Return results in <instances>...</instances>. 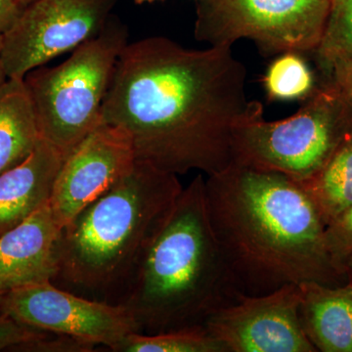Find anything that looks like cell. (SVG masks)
Returning <instances> with one entry per match:
<instances>
[{"label":"cell","instance_id":"obj_1","mask_svg":"<svg viewBox=\"0 0 352 352\" xmlns=\"http://www.w3.org/2000/svg\"><path fill=\"white\" fill-rule=\"evenodd\" d=\"M245 80L230 46L140 39L118 58L102 122L129 133L136 160L176 175H214L232 163L234 129L251 102Z\"/></svg>","mask_w":352,"mask_h":352},{"label":"cell","instance_id":"obj_2","mask_svg":"<svg viewBox=\"0 0 352 352\" xmlns=\"http://www.w3.org/2000/svg\"><path fill=\"white\" fill-rule=\"evenodd\" d=\"M210 226L245 295L286 285L349 283L326 245L324 223L300 183L231 163L206 178Z\"/></svg>","mask_w":352,"mask_h":352},{"label":"cell","instance_id":"obj_3","mask_svg":"<svg viewBox=\"0 0 352 352\" xmlns=\"http://www.w3.org/2000/svg\"><path fill=\"white\" fill-rule=\"evenodd\" d=\"M243 295L210 226L200 173L148 241L120 303L141 333H157L204 327Z\"/></svg>","mask_w":352,"mask_h":352},{"label":"cell","instance_id":"obj_4","mask_svg":"<svg viewBox=\"0 0 352 352\" xmlns=\"http://www.w3.org/2000/svg\"><path fill=\"white\" fill-rule=\"evenodd\" d=\"M182 189L178 175L136 160L62 229L55 281L90 298L120 303L148 241Z\"/></svg>","mask_w":352,"mask_h":352},{"label":"cell","instance_id":"obj_5","mask_svg":"<svg viewBox=\"0 0 352 352\" xmlns=\"http://www.w3.org/2000/svg\"><path fill=\"white\" fill-rule=\"evenodd\" d=\"M352 133V110L327 78L287 119L264 120L258 101L236 124L232 163L275 171L296 182L316 175Z\"/></svg>","mask_w":352,"mask_h":352},{"label":"cell","instance_id":"obj_6","mask_svg":"<svg viewBox=\"0 0 352 352\" xmlns=\"http://www.w3.org/2000/svg\"><path fill=\"white\" fill-rule=\"evenodd\" d=\"M126 25L111 17L103 31L56 67L24 78L41 138L64 160L102 124V108L116 63L127 43Z\"/></svg>","mask_w":352,"mask_h":352},{"label":"cell","instance_id":"obj_7","mask_svg":"<svg viewBox=\"0 0 352 352\" xmlns=\"http://www.w3.org/2000/svg\"><path fill=\"white\" fill-rule=\"evenodd\" d=\"M330 0H199L194 36L210 46L251 39L266 54L315 52Z\"/></svg>","mask_w":352,"mask_h":352},{"label":"cell","instance_id":"obj_8","mask_svg":"<svg viewBox=\"0 0 352 352\" xmlns=\"http://www.w3.org/2000/svg\"><path fill=\"white\" fill-rule=\"evenodd\" d=\"M116 0H34L3 34L0 66L23 80L32 69L96 38L110 21Z\"/></svg>","mask_w":352,"mask_h":352},{"label":"cell","instance_id":"obj_9","mask_svg":"<svg viewBox=\"0 0 352 352\" xmlns=\"http://www.w3.org/2000/svg\"><path fill=\"white\" fill-rule=\"evenodd\" d=\"M1 312L28 327L109 347L112 351L127 336L141 333L138 321L122 303L87 298L50 281L6 294Z\"/></svg>","mask_w":352,"mask_h":352},{"label":"cell","instance_id":"obj_10","mask_svg":"<svg viewBox=\"0 0 352 352\" xmlns=\"http://www.w3.org/2000/svg\"><path fill=\"white\" fill-rule=\"evenodd\" d=\"M205 327L226 352H315L300 318V285L243 295L215 312Z\"/></svg>","mask_w":352,"mask_h":352},{"label":"cell","instance_id":"obj_11","mask_svg":"<svg viewBox=\"0 0 352 352\" xmlns=\"http://www.w3.org/2000/svg\"><path fill=\"white\" fill-rule=\"evenodd\" d=\"M136 157L129 133L102 122L64 160L50 206L62 228L131 170Z\"/></svg>","mask_w":352,"mask_h":352},{"label":"cell","instance_id":"obj_12","mask_svg":"<svg viewBox=\"0 0 352 352\" xmlns=\"http://www.w3.org/2000/svg\"><path fill=\"white\" fill-rule=\"evenodd\" d=\"M50 201L19 226L0 235V295L53 282L60 270V238Z\"/></svg>","mask_w":352,"mask_h":352},{"label":"cell","instance_id":"obj_13","mask_svg":"<svg viewBox=\"0 0 352 352\" xmlns=\"http://www.w3.org/2000/svg\"><path fill=\"white\" fill-rule=\"evenodd\" d=\"M64 157L45 140L23 163L0 175V235L48 203Z\"/></svg>","mask_w":352,"mask_h":352},{"label":"cell","instance_id":"obj_14","mask_svg":"<svg viewBox=\"0 0 352 352\" xmlns=\"http://www.w3.org/2000/svg\"><path fill=\"white\" fill-rule=\"evenodd\" d=\"M300 318L317 351L352 352V284L300 285Z\"/></svg>","mask_w":352,"mask_h":352},{"label":"cell","instance_id":"obj_15","mask_svg":"<svg viewBox=\"0 0 352 352\" xmlns=\"http://www.w3.org/2000/svg\"><path fill=\"white\" fill-rule=\"evenodd\" d=\"M43 140L24 78L0 83V175L25 161Z\"/></svg>","mask_w":352,"mask_h":352},{"label":"cell","instance_id":"obj_16","mask_svg":"<svg viewBox=\"0 0 352 352\" xmlns=\"http://www.w3.org/2000/svg\"><path fill=\"white\" fill-rule=\"evenodd\" d=\"M300 184L326 226L352 205V133L316 175Z\"/></svg>","mask_w":352,"mask_h":352},{"label":"cell","instance_id":"obj_17","mask_svg":"<svg viewBox=\"0 0 352 352\" xmlns=\"http://www.w3.org/2000/svg\"><path fill=\"white\" fill-rule=\"evenodd\" d=\"M263 83L270 101H303L318 85L314 72L298 52H285L275 58L264 74Z\"/></svg>","mask_w":352,"mask_h":352},{"label":"cell","instance_id":"obj_18","mask_svg":"<svg viewBox=\"0 0 352 352\" xmlns=\"http://www.w3.org/2000/svg\"><path fill=\"white\" fill-rule=\"evenodd\" d=\"M115 352H226V349L204 326L164 333H133L120 342Z\"/></svg>","mask_w":352,"mask_h":352},{"label":"cell","instance_id":"obj_19","mask_svg":"<svg viewBox=\"0 0 352 352\" xmlns=\"http://www.w3.org/2000/svg\"><path fill=\"white\" fill-rule=\"evenodd\" d=\"M314 53L325 76L338 60L352 59V0H330L325 30Z\"/></svg>","mask_w":352,"mask_h":352},{"label":"cell","instance_id":"obj_20","mask_svg":"<svg viewBox=\"0 0 352 352\" xmlns=\"http://www.w3.org/2000/svg\"><path fill=\"white\" fill-rule=\"evenodd\" d=\"M325 238L333 263L346 274V263L352 256V205L326 226Z\"/></svg>","mask_w":352,"mask_h":352},{"label":"cell","instance_id":"obj_21","mask_svg":"<svg viewBox=\"0 0 352 352\" xmlns=\"http://www.w3.org/2000/svg\"><path fill=\"white\" fill-rule=\"evenodd\" d=\"M48 333L28 327L9 315L0 314V351H15L18 346L43 339Z\"/></svg>","mask_w":352,"mask_h":352},{"label":"cell","instance_id":"obj_22","mask_svg":"<svg viewBox=\"0 0 352 352\" xmlns=\"http://www.w3.org/2000/svg\"><path fill=\"white\" fill-rule=\"evenodd\" d=\"M94 344L67 336L48 333L43 339L18 346L15 351L30 352H88L94 351Z\"/></svg>","mask_w":352,"mask_h":352},{"label":"cell","instance_id":"obj_23","mask_svg":"<svg viewBox=\"0 0 352 352\" xmlns=\"http://www.w3.org/2000/svg\"><path fill=\"white\" fill-rule=\"evenodd\" d=\"M344 97L352 110V59L338 60L331 66L328 76Z\"/></svg>","mask_w":352,"mask_h":352},{"label":"cell","instance_id":"obj_24","mask_svg":"<svg viewBox=\"0 0 352 352\" xmlns=\"http://www.w3.org/2000/svg\"><path fill=\"white\" fill-rule=\"evenodd\" d=\"M23 9L17 0H0V34H6L15 25Z\"/></svg>","mask_w":352,"mask_h":352},{"label":"cell","instance_id":"obj_25","mask_svg":"<svg viewBox=\"0 0 352 352\" xmlns=\"http://www.w3.org/2000/svg\"><path fill=\"white\" fill-rule=\"evenodd\" d=\"M346 271L347 278H349V282H351V283L352 284V256H351V258L347 259V261L346 263Z\"/></svg>","mask_w":352,"mask_h":352},{"label":"cell","instance_id":"obj_26","mask_svg":"<svg viewBox=\"0 0 352 352\" xmlns=\"http://www.w3.org/2000/svg\"><path fill=\"white\" fill-rule=\"evenodd\" d=\"M156 1H163V0H134V2H135L136 4H139V6L144 3H153V2Z\"/></svg>","mask_w":352,"mask_h":352},{"label":"cell","instance_id":"obj_27","mask_svg":"<svg viewBox=\"0 0 352 352\" xmlns=\"http://www.w3.org/2000/svg\"><path fill=\"white\" fill-rule=\"evenodd\" d=\"M17 1L19 2L20 6L24 8V7L29 6V4L32 3L34 0H17Z\"/></svg>","mask_w":352,"mask_h":352},{"label":"cell","instance_id":"obj_28","mask_svg":"<svg viewBox=\"0 0 352 352\" xmlns=\"http://www.w3.org/2000/svg\"><path fill=\"white\" fill-rule=\"evenodd\" d=\"M6 80V74H4L3 69L0 66V83L3 82Z\"/></svg>","mask_w":352,"mask_h":352},{"label":"cell","instance_id":"obj_29","mask_svg":"<svg viewBox=\"0 0 352 352\" xmlns=\"http://www.w3.org/2000/svg\"><path fill=\"white\" fill-rule=\"evenodd\" d=\"M2 46H3V34H0V53H1Z\"/></svg>","mask_w":352,"mask_h":352},{"label":"cell","instance_id":"obj_30","mask_svg":"<svg viewBox=\"0 0 352 352\" xmlns=\"http://www.w3.org/2000/svg\"><path fill=\"white\" fill-rule=\"evenodd\" d=\"M3 296L4 295H0V314H2V302H3Z\"/></svg>","mask_w":352,"mask_h":352}]
</instances>
